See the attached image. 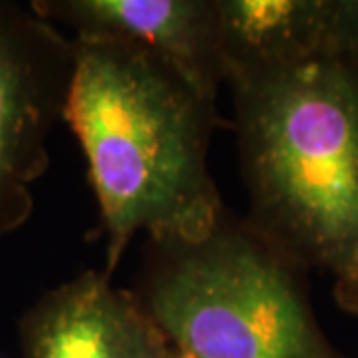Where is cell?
Masks as SVG:
<instances>
[{
	"label": "cell",
	"instance_id": "1",
	"mask_svg": "<svg viewBox=\"0 0 358 358\" xmlns=\"http://www.w3.org/2000/svg\"><path fill=\"white\" fill-rule=\"evenodd\" d=\"M72 40L64 120L88 159L112 277L140 231L150 241H197L217 225L227 207L207 152L221 117L215 100L152 52Z\"/></svg>",
	"mask_w": 358,
	"mask_h": 358
},
{
	"label": "cell",
	"instance_id": "2",
	"mask_svg": "<svg viewBox=\"0 0 358 358\" xmlns=\"http://www.w3.org/2000/svg\"><path fill=\"white\" fill-rule=\"evenodd\" d=\"M247 221L358 317V54L231 72Z\"/></svg>",
	"mask_w": 358,
	"mask_h": 358
},
{
	"label": "cell",
	"instance_id": "3",
	"mask_svg": "<svg viewBox=\"0 0 358 358\" xmlns=\"http://www.w3.org/2000/svg\"><path fill=\"white\" fill-rule=\"evenodd\" d=\"M303 277L225 209L203 239H148L134 293L179 358H345L322 333Z\"/></svg>",
	"mask_w": 358,
	"mask_h": 358
},
{
	"label": "cell",
	"instance_id": "4",
	"mask_svg": "<svg viewBox=\"0 0 358 358\" xmlns=\"http://www.w3.org/2000/svg\"><path fill=\"white\" fill-rule=\"evenodd\" d=\"M74 40L32 10L0 0V237L34 211V183L50 166L48 140L64 120Z\"/></svg>",
	"mask_w": 358,
	"mask_h": 358
},
{
	"label": "cell",
	"instance_id": "5",
	"mask_svg": "<svg viewBox=\"0 0 358 358\" xmlns=\"http://www.w3.org/2000/svg\"><path fill=\"white\" fill-rule=\"evenodd\" d=\"M32 10L74 38L117 40L152 52L217 102L225 84L217 0H30Z\"/></svg>",
	"mask_w": 358,
	"mask_h": 358
},
{
	"label": "cell",
	"instance_id": "6",
	"mask_svg": "<svg viewBox=\"0 0 358 358\" xmlns=\"http://www.w3.org/2000/svg\"><path fill=\"white\" fill-rule=\"evenodd\" d=\"M22 358H173L134 291L84 271L36 299L18 320Z\"/></svg>",
	"mask_w": 358,
	"mask_h": 358
},
{
	"label": "cell",
	"instance_id": "7",
	"mask_svg": "<svg viewBox=\"0 0 358 358\" xmlns=\"http://www.w3.org/2000/svg\"><path fill=\"white\" fill-rule=\"evenodd\" d=\"M231 72L358 54V0H217Z\"/></svg>",
	"mask_w": 358,
	"mask_h": 358
},
{
	"label": "cell",
	"instance_id": "8",
	"mask_svg": "<svg viewBox=\"0 0 358 358\" xmlns=\"http://www.w3.org/2000/svg\"><path fill=\"white\" fill-rule=\"evenodd\" d=\"M173 358H179V357H178V355H176V352H173Z\"/></svg>",
	"mask_w": 358,
	"mask_h": 358
}]
</instances>
